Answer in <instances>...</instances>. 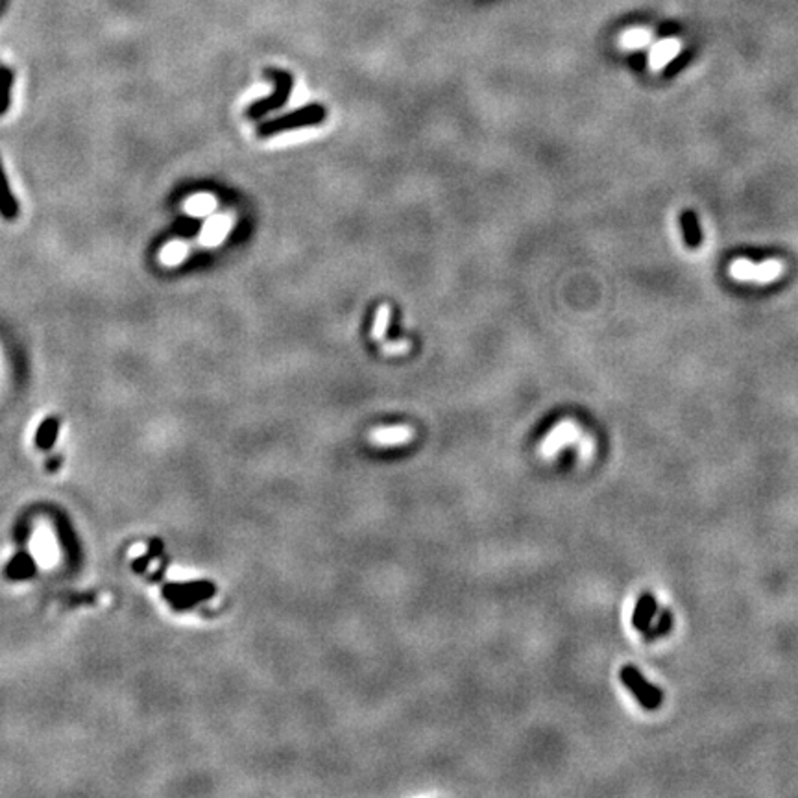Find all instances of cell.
I'll list each match as a JSON object with an SVG mask.
<instances>
[{
	"label": "cell",
	"instance_id": "3",
	"mask_svg": "<svg viewBox=\"0 0 798 798\" xmlns=\"http://www.w3.org/2000/svg\"><path fill=\"white\" fill-rule=\"evenodd\" d=\"M683 50V41L679 37H665L658 39L655 43L650 45L649 48V58H647V65L652 72L664 71L671 61Z\"/></svg>",
	"mask_w": 798,
	"mask_h": 798
},
{
	"label": "cell",
	"instance_id": "15",
	"mask_svg": "<svg viewBox=\"0 0 798 798\" xmlns=\"http://www.w3.org/2000/svg\"><path fill=\"white\" fill-rule=\"evenodd\" d=\"M409 436V430L405 429V427H392V429H385V430H379L377 435H375V438L381 440V442H396V440H403Z\"/></svg>",
	"mask_w": 798,
	"mask_h": 798
},
{
	"label": "cell",
	"instance_id": "5",
	"mask_svg": "<svg viewBox=\"0 0 798 798\" xmlns=\"http://www.w3.org/2000/svg\"><path fill=\"white\" fill-rule=\"evenodd\" d=\"M656 606H658V604H656V599L652 597L650 593H643L640 597V601H638L634 616H632V625H634V628H638V630L645 634V632L649 630L650 623H652V617H655L656 614Z\"/></svg>",
	"mask_w": 798,
	"mask_h": 798
},
{
	"label": "cell",
	"instance_id": "1",
	"mask_svg": "<svg viewBox=\"0 0 798 798\" xmlns=\"http://www.w3.org/2000/svg\"><path fill=\"white\" fill-rule=\"evenodd\" d=\"M784 264L778 259H767L763 263H754L749 259H736L730 264V276L745 283H773L782 276Z\"/></svg>",
	"mask_w": 798,
	"mask_h": 798
},
{
	"label": "cell",
	"instance_id": "10",
	"mask_svg": "<svg viewBox=\"0 0 798 798\" xmlns=\"http://www.w3.org/2000/svg\"><path fill=\"white\" fill-rule=\"evenodd\" d=\"M388 322H390V307L381 305L377 309L375 322H373V327H372L373 339H375V340L385 339V335H387V329H388Z\"/></svg>",
	"mask_w": 798,
	"mask_h": 798
},
{
	"label": "cell",
	"instance_id": "8",
	"mask_svg": "<svg viewBox=\"0 0 798 798\" xmlns=\"http://www.w3.org/2000/svg\"><path fill=\"white\" fill-rule=\"evenodd\" d=\"M230 225H231V220L228 218V216H216V218L211 220L209 224L206 225L204 233H201V240H204V244H209V246L218 244L220 240L225 237V233L230 230Z\"/></svg>",
	"mask_w": 798,
	"mask_h": 798
},
{
	"label": "cell",
	"instance_id": "16",
	"mask_svg": "<svg viewBox=\"0 0 798 798\" xmlns=\"http://www.w3.org/2000/svg\"><path fill=\"white\" fill-rule=\"evenodd\" d=\"M183 255H185V248L180 246V244H172V246L167 248V252L163 254V259H165L167 263H177Z\"/></svg>",
	"mask_w": 798,
	"mask_h": 798
},
{
	"label": "cell",
	"instance_id": "2",
	"mask_svg": "<svg viewBox=\"0 0 798 798\" xmlns=\"http://www.w3.org/2000/svg\"><path fill=\"white\" fill-rule=\"evenodd\" d=\"M619 676H621V682L630 689V693L638 698V703L645 708V710H656V708H659V704L664 700V693L656 686L647 682L645 676L636 667L625 665L621 673H619Z\"/></svg>",
	"mask_w": 798,
	"mask_h": 798
},
{
	"label": "cell",
	"instance_id": "9",
	"mask_svg": "<svg viewBox=\"0 0 798 798\" xmlns=\"http://www.w3.org/2000/svg\"><path fill=\"white\" fill-rule=\"evenodd\" d=\"M315 135H316L315 129H292V131H287V134L274 137V139L270 141V144H274V146H288V144L309 141L311 137H315Z\"/></svg>",
	"mask_w": 798,
	"mask_h": 798
},
{
	"label": "cell",
	"instance_id": "13",
	"mask_svg": "<svg viewBox=\"0 0 798 798\" xmlns=\"http://www.w3.org/2000/svg\"><path fill=\"white\" fill-rule=\"evenodd\" d=\"M56 433H58V421L54 420V418H48V420H45L43 426H41V429H39V435H37L39 444L50 445V442L56 438Z\"/></svg>",
	"mask_w": 798,
	"mask_h": 798
},
{
	"label": "cell",
	"instance_id": "4",
	"mask_svg": "<svg viewBox=\"0 0 798 798\" xmlns=\"http://www.w3.org/2000/svg\"><path fill=\"white\" fill-rule=\"evenodd\" d=\"M652 43H655V32L650 28H645V26L628 28L619 35V47L623 50H628V52L643 50V48L650 47Z\"/></svg>",
	"mask_w": 798,
	"mask_h": 798
},
{
	"label": "cell",
	"instance_id": "12",
	"mask_svg": "<svg viewBox=\"0 0 798 798\" xmlns=\"http://www.w3.org/2000/svg\"><path fill=\"white\" fill-rule=\"evenodd\" d=\"M187 206H189V211H191L192 215L201 216L213 211V207H215V200L211 196H207V194H198V196L192 198Z\"/></svg>",
	"mask_w": 798,
	"mask_h": 798
},
{
	"label": "cell",
	"instance_id": "7",
	"mask_svg": "<svg viewBox=\"0 0 798 798\" xmlns=\"http://www.w3.org/2000/svg\"><path fill=\"white\" fill-rule=\"evenodd\" d=\"M680 224H682V233L686 244H688L689 248H698L700 240H703V235H700V228H698L697 215H695L693 211H683L682 216H680Z\"/></svg>",
	"mask_w": 798,
	"mask_h": 798
},
{
	"label": "cell",
	"instance_id": "6",
	"mask_svg": "<svg viewBox=\"0 0 798 798\" xmlns=\"http://www.w3.org/2000/svg\"><path fill=\"white\" fill-rule=\"evenodd\" d=\"M0 215L8 220L19 215V204H17L15 196L11 194L10 183H8V177H6L2 161H0Z\"/></svg>",
	"mask_w": 798,
	"mask_h": 798
},
{
	"label": "cell",
	"instance_id": "17",
	"mask_svg": "<svg viewBox=\"0 0 798 798\" xmlns=\"http://www.w3.org/2000/svg\"><path fill=\"white\" fill-rule=\"evenodd\" d=\"M406 349H409V344H406V342H396V344L382 346V351H387V353H403Z\"/></svg>",
	"mask_w": 798,
	"mask_h": 798
},
{
	"label": "cell",
	"instance_id": "11",
	"mask_svg": "<svg viewBox=\"0 0 798 798\" xmlns=\"http://www.w3.org/2000/svg\"><path fill=\"white\" fill-rule=\"evenodd\" d=\"M13 76L8 69H0V115H4L10 107V89Z\"/></svg>",
	"mask_w": 798,
	"mask_h": 798
},
{
	"label": "cell",
	"instance_id": "14",
	"mask_svg": "<svg viewBox=\"0 0 798 798\" xmlns=\"http://www.w3.org/2000/svg\"><path fill=\"white\" fill-rule=\"evenodd\" d=\"M671 623H673V617H671V612H665L664 616L659 617V621L656 623L655 626L650 625L649 630L645 632V640H655V638L664 636L665 632H667V630H669V628H671Z\"/></svg>",
	"mask_w": 798,
	"mask_h": 798
}]
</instances>
